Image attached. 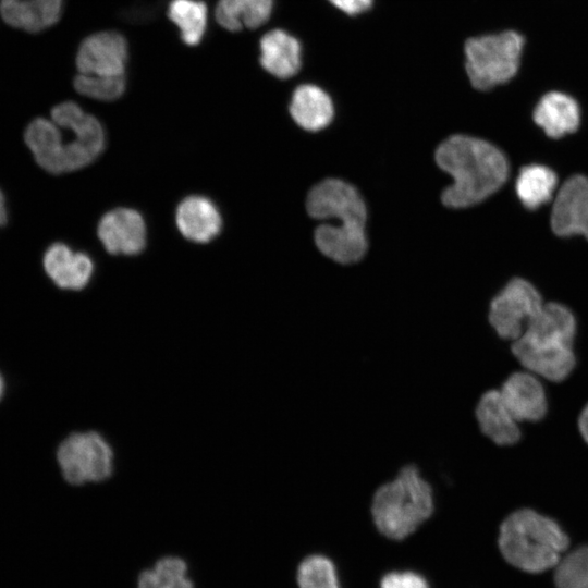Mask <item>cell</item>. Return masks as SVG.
<instances>
[{"label":"cell","instance_id":"obj_2","mask_svg":"<svg viewBox=\"0 0 588 588\" xmlns=\"http://www.w3.org/2000/svg\"><path fill=\"white\" fill-rule=\"evenodd\" d=\"M434 159L453 179L441 196L449 208H466L485 200L509 176V162L503 152L487 140L467 135H453L443 140Z\"/></svg>","mask_w":588,"mask_h":588},{"label":"cell","instance_id":"obj_7","mask_svg":"<svg viewBox=\"0 0 588 588\" xmlns=\"http://www.w3.org/2000/svg\"><path fill=\"white\" fill-rule=\"evenodd\" d=\"M524 37L515 30L471 37L465 42L466 72L478 90L512 79L520 64Z\"/></svg>","mask_w":588,"mask_h":588},{"label":"cell","instance_id":"obj_20","mask_svg":"<svg viewBox=\"0 0 588 588\" xmlns=\"http://www.w3.org/2000/svg\"><path fill=\"white\" fill-rule=\"evenodd\" d=\"M289 111L294 122L309 132L326 128L334 115L330 96L322 88L311 84L299 85L293 91Z\"/></svg>","mask_w":588,"mask_h":588},{"label":"cell","instance_id":"obj_11","mask_svg":"<svg viewBox=\"0 0 588 588\" xmlns=\"http://www.w3.org/2000/svg\"><path fill=\"white\" fill-rule=\"evenodd\" d=\"M551 228L559 236L584 235L588 240V177L576 174L559 189L551 212Z\"/></svg>","mask_w":588,"mask_h":588},{"label":"cell","instance_id":"obj_1","mask_svg":"<svg viewBox=\"0 0 588 588\" xmlns=\"http://www.w3.org/2000/svg\"><path fill=\"white\" fill-rule=\"evenodd\" d=\"M306 209L314 219L339 222L315 230L314 240L320 253L344 265L364 257L368 247L367 208L353 185L334 177L321 181L308 193Z\"/></svg>","mask_w":588,"mask_h":588},{"label":"cell","instance_id":"obj_8","mask_svg":"<svg viewBox=\"0 0 588 588\" xmlns=\"http://www.w3.org/2000/svg\"><path fill=\"white\" fill-rule=\"evenodd\" d=\"M24 139L38 166L53 174L81 169L103 150L81 139H65L61 128L46 118L30 121Z\"/></svg>","mask_w":588,"mask_h":588},{"label":"cell","instance_id":"obj_25","mask_svg":"<svg viewBox=\"0 0 588 588\" xmlns=\"http://www.w3.org/2000/svg\"><path fill=\"white\" fill-rule=\"evenodd\" d=\"M75 90L86 97L111 101L121 97L126 89V75L99 76L78 73L73 82Z\"/></svg>","mask_w":588,"mask_h":588},{"label":"cell","instance_id":"obj_10","mask_svg":"<svg viewBox=\"0 0 588 588\" xmlns=\"http://www.w3.org/2000/svg\"><path fill=\"white\" fill-rule=\"evenodd\" d=\"M128 44L117 30L94 33L81 42L75 65L81 74L99 76L125 75Z\"/></svg>","mask_w":588,"mask_h":588},{"label":"cell","instance_id":"obj_9","mask_svg":"<svg viewBox=\"0 0 588 588\" xmlns=\"http://www.w3.org/2000/svg\"><path fill=\"white\" fill-rule=\"evenodd\" d=\"M543 305L540 293L531 283L515 278L490 302L488 322L499 338L513 342Z\"/></svg>","mask_w":588,"mask_h":588},{"label":"cell","instance_id":"obj_3","mask_svg":"<svg viewBox=\"0 0 588 588\" xmlns=\"http://www.w3.org/2000/svg\"><path fill=\"white\" fill-rule=\"evenodd\" d=\"M370 517L375 529L390 540H404L428 523L436 512L431 482L418 465L402 466L372 492Z\"/></svg>","mask_w":588,"mask_h":588},{"label":"cell","instance_id":"obj_16","mask_svg":"<svg viewBox=\"0 0 588 588\" xmlns=\"http://www.w3.org/2000/svg\"><path fill=\"white\" fill-rule=\"evenodd\" d=\"M175 222L184 237L205 243L220 233L222 216L208 197L191 195L180 201L175 211Z\"/></svg>","mask_w":588,"mask_h":588},{"label":"cell","instance_id":"obj_29","mask_svg":"<svg viewBox=\"0 0 588 588\" xmlns=\"http://www.w3.org/2000/svg\"><path fill=\"white\" fill-rule=\"evenodd\" d=\"M348 15L360 14L370 9L372 0H328Z\"/></svg>","mask_w":588,"mask_h":588},{"label":"cell","instance_id":"obj_28","mask_svg":"<svg viewBox=\"0 0 588 588\" xmlns=\"http://www.w3.org/2000/svg\"><path fill=\"white\" fill-rule=\"evenodd\" d=\"M381 588H429L427 581L413 572H394L385 575Z\"/></svg>","mask_w":588,"mask_h":588},{"label":"cell","instance_id":"obj_13","mask_svg":"<svg viewBox=\"0 0 588 588\" xmlns=\"http://www.w3.org/2000/svg\"><path fill=\"white\" fill-rule=\"evenodd\" d=\"M474 416L479 432L497 446H509L518 441V422L505 406L499 389L490 388L480 394Z\"/></svg>","mask_w":588,"mask_h":588},{"label":"cell","instance_id":"obj_26","mask_svg":"<svg viewBox=\"0 0 588 588\" xmlns=\"http://www.w3.org/2000/svg\"><path fill=\"white\" fill-rule=\"evenodd\" d=\"M554 581L556 588H588V546L577 548L560 560Z\"/></svg>","mask_w":588,"mask_h":588},{"label":"cell","instance_id":"obj_4","mask_svg":"<svg viewBox=\"0 0 588 588\" xmlns=\"http://www.w3.org/2000/svg\"><path fill=\"white\" fill-rule=\"evenodd\" d=\"M576 320L564 305L547 303L512 342L516 359L531 373L562 381L575 366L573 341Z\"/></svg>","mask_w":588,"mask_h":588},{"label":"cell","instance_id":"obj_5","mask_svg":"<svg viewBox=\"0 0 588 588\" xmlns=\"http://www.w3.org/2000/svg\"><path fill=\"white\" fill-rule=\"evenodd\" d=\"M498 544L510 564L540 573L558 565L561 553L568 547V537L553 519L522 509L504 518Z\"/></svg>","mask_w":588,"mask_h":588},{"label":"cell","instance_id":"obj_12","mask_svg":"<svg viewBox=\"0 0 588 588\" xmlns=\"http://www.w3.org/2000/svg\"><path fill=\"white\" fill-rule=\"evenodd\" d=\"M97 235L107 252L135 255L146 245L145 220L135 209L114 208L100 218Z\"/></svg>","mask_w":588,"mask_h":588},{"label":"cell","instance_id":"obj_32","mask_svg":"<svg viewBox=\"0 0 588 588\" xmlns=\"http://www.w3.org/2000/svg\"><path fill=\"white\" fill-rule=\"evenodd\" d=\"M3 391H4V381H3L2 376L0 375V399L2 397Z\"/></svg>","mask_w":588,"mask_h":588},{"label":"cell","instance_id":"obj_21","mask_svg":"<svg viewBox=\"0 0 588 588\" xmlns=\"http://www.w3.org/2000/svg\"><path fill=\"white\" fill-rule=\"evenodd\" d=\"M274 0H219L215 17L229 32L256 29L271 16Z\"/></svg>","mask_w":588,"mask_h":588},{"label":"cell","instance_id":"obj_6","mask_svg":"<svg viewBox=\"0 0 588 588\" xmlns=\"http://www.w3.org/2000/svg\"><path fill=\"white\" fill-rule=\"evenodd\" d=\"M56 457L62 478L74 487L102 485L117 468L115 449L98 429L70 432L59 443Z\"/></svg>","mask_w":588,"mask_h":588},{"label":"cell","instance_id":"obj_24","mask_svg":"<svg viewBox=\"0 0 588 588\" xmlns=\"http://www.w3.org/2000/svg\"><path fill=\"white\" fill-rule=\"evenodd\" d=\"M186 563L174 556L157 561L154 568L144 571L138 577V588H194L186 575Z\"/></svg>","mask_w":588,"mask_h":588},{"label":"cell","instance_id":"obj_19","mask_svg":"<svg viewBox=\"0 0 588 588\" xmlns=\"http://www.w3.org/2000/svg\"><path fill=\"white\" fill-rule=\"evenodd\" d=\"M535 123L551 138H560L575 132L580 123L577 101L562 91L543 95L535 107Z\"/></svg>","mask_w":588,"mask_h":588},{"label":"cell","instance_id":"obj_17","mask_svg":"<svg viewBox=\"0 0 588 588\" xmlns=\"http://www.w3.org/2000/svg\"><path fill=\"white\" fill-rule=\"evenodd\" d=\"M63 4L64 0H0V15L14 28L38 33L60 20Z\"/></svg>","mask_w":588,"mask_h":588},{"label":"cell","instance_id":"obj_22","mask_svg":"<svg viewBox=\"0 0 588 588\" xmlns=\"http://www.w3.org/2000/svg\"><path fill=\"white\" fill-rule=\"evenodd\" d=\"M558 185V176L552 169L542 164H528L520 169L515 191L527 209H538L551 200Z\"/></svg>","mask_w":588,"mask_h":588},{"label":"cell","instance_id":"obj_27","mask_svg":"<svg viewBox=\"0 0 588 588\" xmlns=\"http://www.w3.org/2000/svg\"><path fill=\"white\" fill-rule=\"evenodd\" d=\"M299 588H339L333 563L322 555L307 556L298 566Z\"/></svg>","mask_w":588,"mask_h":588},{"label":"cell","instance_id":"obj_14","mask_svg":"<svg viewBox=\"0 0 588 588\" xmlns=\"http://www.w3.org/2000/svg\"><path fill=\"white\" fill-rule=\"evenodd\" d=\"M501 397L517 422L538 421L547 412L542 384L531 372H513L499 388Z\"/></svg>","mask_w":588,"mask_h":588},{"label":"cell","instance_id":"obj_18","mask_svg":"<svg viewBox=\"0 0 588 588\" xmlns=\"http://www.w3.org/2000/svg\"><path fill=\"white\" fill-rule=\"evenodd\" d=\"M259 51L262 69L278 78H290L301 69V44L283 29L277 28L266 33L259 41Z\"/></svg>","mask_w":588,"mask_h":588},{"label":"cell","instance_id":"obj_15","mask_svg":"<svg viewBox=\"0 0 588 588\" xmlns=\"http://www.w3.org/2000/svg\"><path fill=\"white\" fill-rule=\"evenodd\" d=\"M42 265L53 283L64 290L84 289L94 272V262L87 254L74 252L63 243L47 248Z\"/></svg>","mask_w":588,"mask_h":588},{"label":"cell","instance_id":"obj_30","mask_svg":"<svg viewBox=\"0 0 588 588\" xmlns=\"http://www.w3.org/2000/svg\"><path fill=\"white\" fill-rule=\"evenodd\" d=\"M578 427L583 438L588 443V404L579 415Z\"/></svg>","mask_w":588,"mask_h":588},{"label":"cell","instance_id":"obj_31","mask_svg":"<svg viewBox=\"0 0 588 588\" xmlns=\"http://www.w3.org/2000/svg\"><path fill=\"white\" fill-rule=\"evenodd\" d=\"M8 220V210H7V203L5 197L0 188V226H3L7 223Z\"/></svg>","mask_w":588,"mask_h":588},{"label":"cell","instance_id":"obj_23","mask_svg":"<svg viewBox=\"0 0 588 588\" xmlns=\"http://www.w3.org/2000/svg\"><path fill=\"white\" fill-rule=\"evenodd\" d=\"M167 15L179 28L181 40L197 46L204 39L208 23V9L200 0H171Z\"/></svg>","mask_w":588,"mask_h":588}]
</instances>
